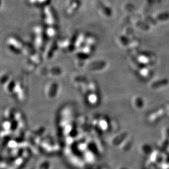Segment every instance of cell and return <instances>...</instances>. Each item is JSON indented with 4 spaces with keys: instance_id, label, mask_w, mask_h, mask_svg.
<instances>
[{
    "instance_id": "cell-3",
    "label": "cell",
    "mask_w": 169,
    "mask_h": 169,
    "mask_svg": "<svg viewBox=\"0 0 169 169\" xmlns=\"http://www.w3.org/2000/svg\"><path fill=\"white\" fill-rule=\"evenodd\" d=\"M132 105L137 110H142L145 106V100L140 96H135L132 99Z\"/></svg>"
},
{
    "instance_id": "cell-5",
    "label": "cell",
    "mask_w": 169,
    "mask_h": 169,
    "mask_svg": "<svg viewBox=\"0 0 169 169\" xmlns=\"http://www.w3.org/2000/svg\"><path fill=\"white\" fill-rule=\"evenodd\" d=\"M169 82L168 81L165 80V81H157L151 84V88L152 89L156 90V89H159L162 88L166 86L168 84Z\"/></svg>"
},
{
    "instance_id": "cell-1",
    "label": "cell",
    "mask_w": 169,
    "mask_h": 169,
    "mask_svg": "<svg viewBox=\"0 0 169 169\" xmlns=\"http://www.w3.org/2000/svg\"><path fill=\"white\" fill-rule=\"evenodd\" d=\"M158 147L162 151L165 150L169 147V128H162L161 133V138L158 143Z\"/></svg>"
},
{
    "instance_id": "cell-2",
    "label": "cell",
    "mask_w": 169,
    "mask_h": 169,
    "mask_svg": "<svg viewBox=\"0 0 169 169\" xmlns=\"http://www.w3.org/2000/svg\"><path fill=\"white\" fill-rule=\"evenodd\" d=\"M165 115H166L165 107L159 108L153 111L148 116V121L152 123H157L164 117Z\"/></svg>"
},
{
    "instance_id": "cell-6",
    "label": "cell",
    "mask_w": 169,
    "mask_h": 169,
    "mask_svg": "<svg viewBox=\"0 0 169 169\" xmlns=\"http://www.w3.org/2000/svg\"></svg>"
},
{
    "instance_id": "cell-4",
    "label": "cell",
    "mask_w": 169,
    "mask_h": 169,
    "mask_svg": "<svg viewBox=\"0 0 169 169\" xmlns=\"http://www.w3.org/2000/svg\"><path fill=\"white\" fill-rule=\"evenodd\" d=\"M140 153L145 156H149L153 152L151 145L148 143H144L140 147Z\"/></svg>"
},
{
    "instance_id": "cell-7",
    "label": "cell",
    "mask_w": 169,
    "mask_h": 169,
    "mask_svg": "<svg viewBox=\"0 0 169 169\" xmlns=\"http://www.w3.org/2000/svg\"></svg>"
}]
</instances>
